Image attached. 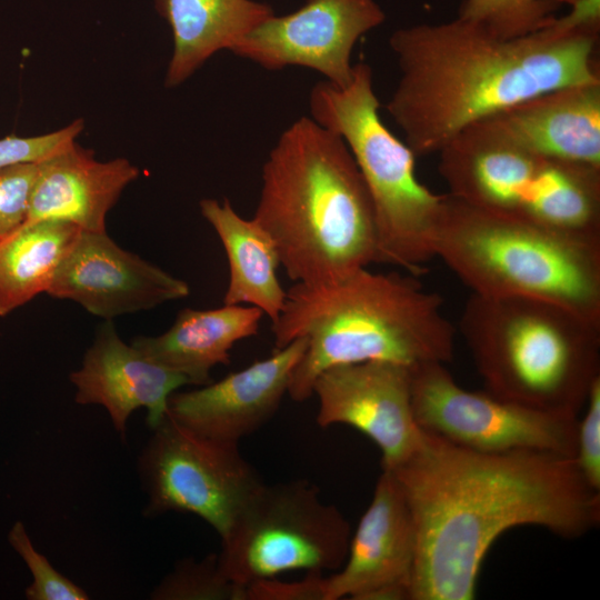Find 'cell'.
I'll return each instance as SVG.
<instances>
[{
	"label": "cell",
	"mask_w": 600,
	"mask_h": 600,
	"mask_svg": "<svg viewBox=\"0 0 600 600\" xmlns=\"http://www.w3.org/2000/svg\"><path fill=\"white\" fill-rule=\"evenodd\" d=\"M390 471L416 532L410 600L473 599L486 553L510 528L538 526L571 539L600 522V491L560 454L478 451L422 430L416 450Z\"/></svg>",
	"instance_id": "6da1fadb"
},
{
	"label": "cell",
	"mask_w": 600,
	"mask_h": 600,
	"mask_svg": "<svg viewBox=\"0 0 600 600\" xmlns=\"http://www.w3.org/2000/svg\"><path fill=\"white\" fill-rule=\"evenodd\" d=\"M600 31L502 38L456 18L396 30L400 78L386 108L416 156L439 152L484 118L544 92L600 82Z\"/></svg>",
	"instance_id": "7a4b0ae2"
},
{
	"label": "cell",
	"mask_w": 600,
	"mask_h": 600,
	"mask_svg": "<svg viewBox=\"0 0 600 600\" xmlns=\"http://www.w3.org/2000/svg\"><path fill=\"white\" fill-rule=\"evenodd\" d=\"M253 219L294 283L324 284L379 262L372 202L342 138L301 117L270 151Z\"/></svg>",
	"instance_id": "3957f363"
},
{
	"label": "cell",
	"mask_w": 600,
	"mask_h": 600,
	"mask_svg": "<svg viewBox=\"0 0 600 600\" xmlns=\"http://www.w3.org/2000/svg\"><path fill=\"white\" fill-rule=\"evenodd\" d=\"M442 303L410 273L362 268L332 283H294L271 326L274 349L300 337L308 340L287 394L297 402L309 399L318 376L336 366L450 361L456 329Z\"/></svg>",
	"instance_id": "277c9868"
},
{
	"label": "cell",
	"mask_w": 600,
	"mask_h": 600,
	"mask_svg": "<svg viewBox=\"0 0 600 600\" xmlns=\"http://www.w3.org/2000/svg\"><path fill=\"white\" fill-rule=\"evenodd\" d=\"M459 330L498 398L578 418L600 379V321L558 303L472 293Z\"/></svg>",
	"instance_id": "5b68a950"
},
{
	"label": "cell",
	"mask_w": 600,
	"mask_h": 600,
	"mask_svg": "<svg viewBox=\"0 0 600 600\" xmlns=\"http://www.w3.org/2000/svg\"><path fill=\"white\" fill-rule=\"evenodd\" d=\"M434 257L472 293L537 298L600 321V240L491 212L446 193Z\"/></svg>",
	"instance_id": "8992f818"
},
{
	"label": "cell",
	"mask_w": 600,
	"mask_h": 600,
	"mask_svg": "<svg viewBox=\"0 0 600 600\" xmlns=\"http://www.w3.org/2000/svg\"><path fill=\"white\" fill-rule=\"evenodd\" d=\"M449 194L474 207L600 240V167L542 157L490 116L439 152Z\"/></svg>",
	"instance_id": "52a82bcc"
},
{
	"label": "cell",
	"mask_w": 600,
	"mask_h": 600,
	"mask_svg": "<svg viewBox=\"0 0 600 600\" xmlns=\"http://www.w3.org/2000/svg\"><path fill=\"white\" fill-rule=\"evenodd\" d=\"M309 107L317 123L342 138L360 170L373 207L379 263L418 277L434 258L446 194L418 181L416 154L381 120L371 67L353 64L351 81L342 88L319 81Z\"/></svg>",
	"instance_id": "ba28073f"
},
{
	"label": "cell",
	"mask_w": 600,
	"mask_h": 600,
	"mask_svg": "<svg viewBox=\"0 0 600 600\" xmlns=\"http://www.w3.org/2000/svg\"><path fill=\"white\" fill-rule=\"evenodd\" d=\"M351 534L343 513L309 480L263 482L221 537L218 561L242 586L289 571L336 572Z\"/></svg>",
	"instance_id": "9c48e42d"
},
{
	"label": "cell",
	"mask_w": 600,
	"mask_h": 600,
	"mask_svg": "<svg viewBox=\"0 0 600 600\" xmlns=\"http://www.w3.org/2000/svg\"><path fill=\"white\" fill-rule=\"evenodd\" d=\"M151 430L138 457L143 514L192 513L223 537L263 483L239 443L204 437L168 416Z\"/></svg>",
	"instance_id": "30bf717a"
},
{
	"label": "cell",
	"mask_w": 600,
	"mask_h": 600,
	"mask_svg": "<svg viewBox=\"0 0 600 600\" xmlns=\"http://www.w3.org/2000/svg\"><path fill=\"white\" fill-rule=\"evenodd\" d=\"M419 428L454 444L487 452L541 451L574 459L578 418L460 387L441 362L410 367Z\"/></svg>",
	"instance_id": "8fae6325"
},
{
	"label": "cell",
	"mask_w": 600,
	"mask_h": 600,
	"mask_svg": "<svg viewBox=\"0 0 600 600\" xmlns=\"http://www.w3.org/2000/svg\"><path fill=\"white\" fill-rule=\"evenodd\" d=\"M384 20L376 0H306L289 14L273 13L230 51L267 70L309 68L342 88L352 78L354 44Z\"/></svg>",
	"instance_id": "7c38bea8"
},
{
	"label": "cell",
	"mask_w": 600,
	"mask_h": 600,
	"mask_svg": "<svg viewBox=\"0 0 600 600\" xmlns=\"http://www.w3.org/2000/svg\"><path fill=\"white\" fill-rule=\"evenodd\" d=\"M317 423L350 426L379 448L381 468L393 470L418 447L422 430L411 403L410 367L366 361L324 370L313 383Z\"/></svg>",
	"instance_id": "4fadbf2b"
},
{
	"label": "cell",
	"mask_w": 600,
	"mask_h": 600,
	"mask_svg": "<svg viewBox=\"0 0 600 600\" xmlns=\"http://www.w3.org/2000/svg\"><path fill=\"white\" fill-rule=\"evenodd\" d=\"M111 320L190 293L186 281L119 247L106 231L82 230L46 291Z\"/></svg>",
	"instance_id": "5bb4252c"
},
{
	"label": "cell",
	"mask_w": 600,
	"mask_h": 600,
	"mask_svg": "<svg viewBox=\"0 0 600 600\" xmlns=\"http://www.w3.org/2000/svg\"><path fill=\"white\" fill-rule=\"evenodd\" d=\"M414 559L408 502L393 472L382 469L344 563L327 577V600H410Z\"/></svg>",
	"instance_id": "9a60e30c"
},
{
	"label": "cell",
	"mask_w": 600,
	"mask_h": 600,
	"mask_svg": "<svg viewBox=\"0 0 600 600\" xmlns=\"http://www.w3.org/2000/svg\"><path fill=\"white\" fill-rule=\"evenodd\" d=\"M307 346L306 337L297 338L219 381L174 391L167 416L204 437L239 443L277 411Z\"/></svg>",
	"instance_id": "2e32d148"
},
{
	"label": "cell",
	"mask_w": 600,
	"mask_h": 600,
	"mask_svg": "<svg viewBox=\"0 0 600 600\" xmlns=\"http://www.w3.org/2000/svg\"><path fill=\"white\" fill-rule=\"evenodd\" d=\"M70 381L76 387V402L102 406L122 439L133 411L146 409L147 424L153 429L167 416L169 397L189 384L182 374L127 344L111 320L100 326L81 367L71 372Z\"/></svg>",
	"instance_id": "e0dca14e"
},
{
	"label": "cell",
	"mask_w": 600,
	"mask_h": 600,
	"mask_svg": "<svg viewBox=\"0 0 600 600\" xmlns=\"http://www.w3.org/2000/svg\"><path fill=\"white\" fill-rule=\"evenodd\" d=\"M140 174L124 158L100 162L77 142L39 163L24 223L59 219L81 230L106 231V216L123 189Z\"/></svg>",
	"instance_id": "ac0fdd59"
},
{
	"label": "cell",
	"mask_w": 600,
	"mask_h": 600,
	"mask_svg": "<svg viewBox=\"0 0 600 600\" xmlns=\"http://www.w3.org/2000/svg\"><path fill=\"white\" fill-rule=\"evenodd\" d=\"M493 116L542 157L600 167V82L554 89Z\"/></svg>",
	"instance_id": "d6986e66"
},
{
	"label": "cell",
	"mask_w": 600,
	"mask_h": 600,
	"mask_svg": "<svg viewBox=\"0 0 600 600\" xmlns=\"http://www.w3.org/2000/svg\"><path fill=\"white\" fill-rule=\"evenodd\" d=\"M263 316L259 308L243 304L184 308L166 332L136 337L131 344L151 361L186 377L189 384L203 386L211 382L216 366L230 363L238 341L258 334Z\"/></svg>",
	"instance_id": "ffe728a7"
},
{
	"label": "cell",
	"mask_w": 600,
	"mask_h": 600,
	"mask_svg": "<svg viewBox=\"0 0 600 600\" xmlns=\"http://www.w3.org/2000/svg\"><path fill=\"white\" fill-rule=\"evenodd\" d=\"M172 31L166 87H177L211 56L233 46L274 12L254 0H154Z\"/></svg>",
	"instance_id": "44dd1931"
},
{
	"label": "cell",
	"mask_w": 600,
	"mask_h": 600,
	"mask_svg": "<svg viewBox=\"0 0 600 600\" xmlns=\"http://www.w3.org/2000/svg\"><path fill=\"white\" fill-rule=\"evenodd\" d=\"M199 206L222 242L229 263L223 304L257 307L274 323L286 291L277 276L280 259L272 238L253 218H242L227 199H202Z\"/></svg>",
	"instance_id": "7402d4cb"
},
{
	"label": "cell",
	"mask_w": 600,
	"mask_h": 600,
	"mask_svg": "<svg viewBox=\"0 0 600 600\" xmlns=\"http://www.w3.org/2000/svg\"><path fill=\"white\" fill-rule=\"evenodd\" d=\"M82 230L59 219L23 223L0 239V316L46 292Z\"/></svg>",
	"instance_id": "603a6c76"
},
{
	"label": "cell",
	"mask_w": 600,
	"mask_h": 600,
	"mask_svg": "<svg viewBox=\"0 0 600 600\" xmlns=\"http://www.w3.org/2000/svg\"><path fill=\"white\" fill-rule=\"evenodd\" d=\"M153 600H247L246 586L230 580L221 570L218 553L201 560L182 559L154 587Z\"/></svg>",
	"instance_id": "cb8c5ba5"
},
{
	"label": "cell",
	"mask_w": 600,
	"mask_h": 600,
	"mask_svg": "<svg viewBox=\"0 0 600 600\" xmlns=\"http://www.w3.org/2000/svg\"><path fill=\"white\" fill-rule=\"evenodd\" d=\"M559 4V0H463L457 17L499 37L517 38L546 27Z\"/></svg>",
	"instance_id": "d4e9b609"
},
{
	"label": "cell",
	"mask_w": 600,
	"mask_h": 600,
	"mask_svg": "<svg viewBox=\"0 0 600 600\" xmlns=\"http://www.w3.org/2000/svg\"><path fill=\"white\" fill-rule=\"evenodd\" d=\"M8 539L12 548L26 562L32 574V582L26 589L29 600H88V593L61 574L50 561L32 544L24 524L17 521Z\"/></svg>",
	"instance_id": "484cf974"
},
{
	"label": "cell",
	"mask_w": 600,
	"mask_h": 600,
	"mask_svg": "<svg viewBox=\"0 0 600 600\" xmlns=\"http://www.w3.org/2000/svg\"><path fill=\"white\" fill-rule=\"evenodd\" d=\"M38 173L39 163L0 168V239L26 222Z\"/></svg>",
	"instance_id": "4316f807"
},
{
	"label": "cell",
	"mask_w": 600,
	"mask_h": 600,
	"mask_svg": "<svg viewBox=\"0 0 600 600\" xmlns=\"http://www.w3.org/2000/svg\"><path fill=\"white\" fill-rule=\"evenodd\" d=\"M83 120L78 119L69 126L37 137L10 136L0 140V168L41 163L76 143V138L83 129Z\"/></svg>",
	"instance_id": "83f0119b"
},
{
	"label": "cell",
	"mask_w": 600,
	"mask_h": 600,
	"mask_svg": "<svg viewBox=\"0 0 600 600\" xmlns=\"http://www.w3.org/2000/svg\"><path fill=\"white\" fill-rule=\"evenodd\" d=\"M584 408V416L577 420L574 461L587 483L600 491V379Z\"/></svg>",
	"instance_id": "f1b7e54d"
},
{
	"label": "cell",
	"mask_w": 600,
	"mask_h": 600,
	"mask_svg": "<svg viewBox=\"0 0 600 600\" xmlns=\"http://www.w3.org/2000/svg\"><path fill=\"white\" fill-rule=\"evenodd\" d=\"M246 593L247 600H327V577L310 571L297 581L259 579L246 586Z\"/></svg>",
	"instance_id": "f546056e"
},
{
	"label": "cell",
	"mask_w": 600,
	"mask_h": 600,
	"mask_svg": "<svg viewBox=\"0 0 600 600\" xmlns=\"http://www.w3.org/2000/svg\"><path fill=\"white\" fill-rule=\"evenodd\" d=\"M569 6V12L557 17L546 26L557 34L581 31H600V0H559Z\"/></svg>",
	"instance_id": "4dcf8cb0"
}]
</instances>
